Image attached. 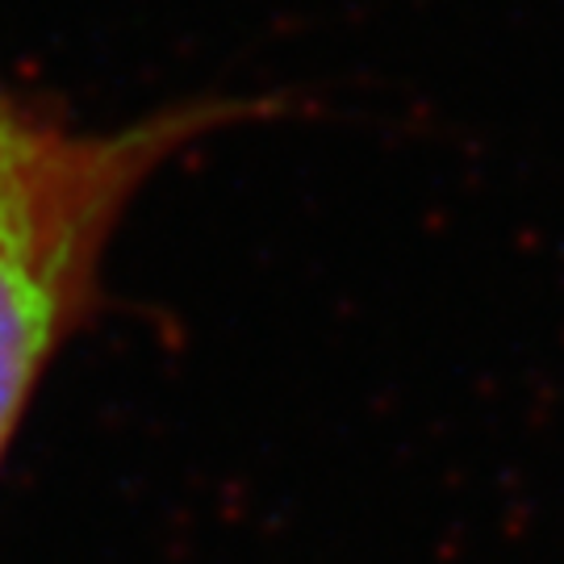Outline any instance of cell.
<instances>
[{
    "label": "cell",
    "mask_w": 564,
    "mask_h": 564,
    "mask_svg": "<svg viewBox=\"0 0 564 564\" xmlns=\"http://www.w3.org/2000/svg\"><path fill=\"white\" fill-rule=\"evenodd\" d=\"M242 105H184L109 134L72 130L0 93V460L72 330L97 297L126 205L188 142Z\"/></svg>",
    "instance_id": "6da1fadb"
}]
</instances>
